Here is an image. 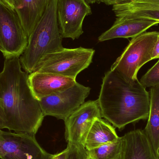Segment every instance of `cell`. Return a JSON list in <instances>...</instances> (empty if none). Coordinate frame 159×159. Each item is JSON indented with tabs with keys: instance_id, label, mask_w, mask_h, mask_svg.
Instances as JSON below:
<instances>
[{
	"instance_id": "3957f363",
	"label": "cell",
	"mask_w": 159,
	"mask_h": 159,
	"mask_svg": "<svg viewBox=\"0 0 159 159\" xmlns=\"http://www.w3.org/2000/svg\"><path fill=\"white\" fill-rule=\"evenodd\" d=\"M57 17V0H52L28 39L27 48L20 57L21 67L30 74L46 55L64 48Z\"/></svg>"
},
{
	"instance_id": "4fadbf2b",
	"label": "cell",
	"mask_w": 159,
	"mask_h": 159,
	"mask_svg": "<svg viewBox=\"0 0 159 159\" xmlns=\"http://www.w3.org/2000/svg\"><path fill=\"white\" fill-rule=\"evenodd\" d=\"M122 138L120 159H159L143 130L131 131Z\"/></svg>"
},
{
	"instance_id": "52a82bcc",
	"label": "cell",
	"mask_w": 159,
	"mask_h": 159,
	"mask_svg": "<svg viewBox=\"0 0 159 159\" xmlns=\"http://www.w3.org/2000/svg\"><path fill=\"white\" fill-rule=\"evenodd\" d=\"M90 90L76 82L63 91L38 100L45 116H51L64 121L85 102Z\"/></svg>"
},
{
	"instance_id": "603a6c76",
	"label": "cell",
	"mask_w": 159,
	"mask_h": 159,
	"mask_svg": "<svg viewBox=\"0 0 159 159\" xmlns=\"http://www.w3.org/2000/svg\"><path fill=\"white\" fill-rule=\"evenodd\" d=\"M69 152V148H67L66 149L58 154L53 155V157L50 159H67Z\"/></svg>"
},
{
	"instance_id": "d6986e66",
	"label": "cell",
	"mask_w": 159,
	"mask_h": 159,
	"mask_svg": "<svg viewBox=\"0 0 159 159\" xmlns=\"http://www.w3.org/2000/svg\"><path fill=\"white\" fill-rule=\"evenodd\" d=\"M140 81L145 88L159 85V60L157 63L143 76Z\"/></svg>"
},
{
	"instance_id": "7402d4cb",
	"label": "cell",
	"mask_w": 159,
	"mask_h": 159,
	"mask_svg": "<svg viewBox=\"0 0 159 159\" xmlns=\"http://www.w3.org/2000/svg\"><path fill=\"white\" fill-rule=\"evenodd\" d=\"M132 0H100L101 2L107 5H115L130 2Z\"/></svg>"
},
{
	"instance_id": "7a4b0ae2",
	"label": "cell",
	"mask_w": 159,
	"mask_h": 159,
	"mask_svg": "<svg viewBox=\"0 0 159 159\" xmlns=\"http://www.w3.org/2000/svg\"><path fill=\"white\" fill-rule=\"evenodd\" d=\"M102 117L120 130L149 116L150 94L139 80L133 84L110 70L105 74L97 99Z\"/></svg>"
},
{
	"instance_id": "ac0fdd59",
	"label": "cell",
	"mask_w": 159,
	"mask_h": 159,
	"mask_svg": "<svg viewBox=\"0 0 159 159\" xmlns=\"http://www.w3.org/2000/svg\"><path fill=\"white\" fill-rule=\"evenodd\" d=\"M122 147V137L117 141L100 146L89 151L92 159H120Z\"/></svg>"
},
{
	"instance_id": "30bf717a",
	"label": "cell",
	"mask_w": 159,
	"mask_h": 159,
	"mask_svg": "<svg viewBox=\"0 0 159 159\" xmlns=\"http://www.w3.org/2000/svg\"><path fill=\"white\" fill-rule=\"evenodd\" d=\"M102 118L97 100L84 102L65 120L68 144L84 146L88 133L95 120Z\"/></svg>"
},
{
	"instance_id": "2e32d148",
	"label": "cell",
	"mask_w": 159,
	"mask_h": 159,
	"mask_svg": "<svg viewBox=\"0 0 159 159\" xmlns=\"http://www.w3.org/2000/svg\"><path fill=\"white\" fill-rule=\"evenodd\" d=\"M118 136L115 128L108 121L101 118L95 120L88 133L84 147L87 150L117 141Z\"/></svg>"
},
{
	"instance_id": "cb8c5ba5",
	"label": "cell",
	"mask_w": 159,
	"mask_h": 159,
	"mask_svg": "<svg viewBox=\"0 0 159 159\" xmlns=\"http://www.w3.org/2000/svg\"><path fill=\"white\" fill-rule=\"evenodd\" d=\"M159 59V32L157 39L154 47L153 56H152V59Z\"/></svg>"
},
{
	"instance_id": "484cf974",
	"label": "cell",
	"mask_w": 159,
	"mask_h": 159,
	"mask_svg": "<svg viewBox=\"0 0 159 159\" xmlns=\"http://www.w3.org/2000/svg\"><path fill=\"white\" fill-rule=\"evenodd\" d=\"M3 131L1 129H0V150H1V140H2V134ZM0 155H1V151H0Z\"/></svg>"
},
{
	"instance_id": "ffe728a7",
	"label": "cell",
	"mask_w": 159,
	"mask_h": 159,
	"mask_svg": "<svg viewBox=\"0 0 159 159\" xmlns=\"http://www.w3.org/2000/svg\"><path fill=\"white\" fill-rule=\"evenodd\" d=\"M69 152L67 159H89V151L83 146H76L68 144Z\"/></svg>"
},
{
	"instance_id": "5bb4252c",
	"label": "cell",
	"mask_w": 159,
	"mask_h": 159,
	"mask_svg": "<svg viewBox=\"0 0 159 159\" xmlns=\"http://www.w3.org/2000/svg\"><path fill=\"white\" fill-rule=\"evenodd\" d=\"M117 18L143 19L159 22V0H132L113 6Z\"/></svg>"
},
{
	"instance_id": "8992f818",
	"label": "cell",
	"mask_w": 159,
	"mask_h": 159,
	"mask_svg": "<svg viewBox=\"0 0 159 159\" xmlns=\"http://www.w3.org/2000/svg\"><path fill=\"white\" fill-rule=\"evenodd\" d=\"M28 39L16 10L0 0V51L5 59L20 58L27 48Z\"/></svg>"
},
{
	"instance_id": "8fae6325",
	"label": "cell",
	"mask_w": 159,
	"mask_h": 159,
	"mask_svg": "<svg viewBox=\"0 0 159 159\" xmlns=\"http://www.w3.org/2000/svg\"><path fill=\"white\" fill-rule=\"evenodd\" d=\"M29 80L32 91L37 99L63 91L77 82L73 78L38 71L29 74Z\"/></svg>"
},
{
	"instance_id": "7c38bea8",
	"label": "cell",
	"mask_w": 159,
	"mask_h": 159,
	"mask_svg": "<svg viewBox=\"0 0 159 159\" xmlns=\"http://www.w3.org/2000/svg\"><path fill=\"white\" fill-rule=\"evenodd\" d=\"M158 24L159 21L155 20L116 17L112 27L98 37V41L102 42L118 38H134Z\"/></svg>"
},
{
	"instance_id": "ba28073f",
	"label": "cell",
	"mask_w": 159,
	"mask_h": 159,
	"mask_svg": "<svg viewBox=\"0 0 159 159\" xmlns=\"http://www.w3.org/2000/svg\"><path fill=\"white\" fill-rule=\"evenodd\" d=\"M2 159H50L53 155L43 149L35 135L3 131L1 143Z\"/></svg>"
},
{
	"instance_id": "4316f807",
	"label": "cell",
	"mask_w": 159,
	"mask_h": 159,
	"mask_svg": "<svg viewBox=\"0 0 159 159\" xmlns=\"http://www.w3.org/2000/svg\"><path fill=\"white\" fill-rule=\"evenodd\" d=\"M2 110L1 109V107H0V121L2 120Z\"/></svg>"
},
{
	"instance_id": "d4e9b609",
	"label": "cell",
	"mask_w": 159,
	"mask_h": 159,
	"mask_svg": "<svg viewBox=\"0 0 159 159\" xmlns=\"http://www.w3.org/2000/svg\"><path fill=\"white\" fill-rule=\"evenodd\" d=\"M86 1V2L87 3L89 4H93L95 3H100L101 2V1L100 0H85Z\"/></svg>"
},
{
	"instance_id": "6da1fadb",
	"label": "cell",
	"mask_w": 159,
	"mask_h": 159,
	"mask_svg": "<svg viewBox=\"0 0 159 159\" xmlns=\"http://www.w3.org/2000/svg\"><path fill=\"white\" fill-rule=\"evenodd\" d=\"M20 58L5 59L0 73V129L35 135L45 116Z\"/></svg>"
},
{
	"instance_id": "5b68a950",
	"label": "cell",
	"mask_w": 159,
	"mask_h": 159,
	"mask_svg": "<svg viewBox=\"0 0 159 159\" xmlns=\"http://www.w3.org/2000/svg\"><path fill=\"white\" fill-rule=\"evenodd\" d=\"M94 53L93 48H64L44 56L34 71L51 73L76 79L80 73L90 65Z\"/></svg>"
},
{
	"instance_id": "9a60e30c",
	"label": "cell",
	"mask_w": 159,
	"mask_h": 159,
	"mask_svg": "<svg viewBox=\"0 0 159 159\" xmlns=\"http://www.w3.org/2000/svg\"><path fill=\"white\" fill-rule=\"evenodd\" d=\"M52 0H21L15 9L28 38Z\"/></svg>"
},
{
	"instance_id": "9c48e42d",
	"label": "cell",
	"mask_w": 159,
	"mask_h": 159,
	"mask_svg": "<svg viewBox=\"0 0 159 159\" xmlns=\"http://www.w3.org/2000/svg\"><path fill=\"white\" fill-rule=\"evenodd\" d=\"M92 14L85 0H57V17L61 37L78 39L83 33L84 19Z\"/></svg>"
},
{
	"instance_id": "e0dca14e",
	"label": "cell",
	"mask_w": 159,
	"mask_h": 159,
	"mask_svg": "<svg viewBox=\"0 0 159 159\" xmlns=\"http://www.w3.org/2000/svg\"><path fill=\"white\" fill-rule=\"evenodd\" d=\"M148 120L143 130L154 152L159 157V84L150 89V109Z\"/></svg>"
},
{
	"instance_id": "44dd1931",
	"label": "cell",
	"mask_w": 159,
	"mask_h": 159,
	"mask_svg": "<svg viewBox=\"0 0 159 159\" xmlns=\"http://www.w3.org/2000/svg\"><path fill=\"white\" fill-rule=\"evenodd\" d=\"M7 6L11 9L15 10L19 5L21 0H1Z\"/></svg>"
},
{
	"instance_id": "277c9868",
	"label": "cell",
	"mask_w": 159,
	"mask_h": 159,
	"mask_svg": "<svg viewBox=\"0 0 159 159\" xmlns=\"http://www.w3.org/2000/svg\"><path fill=\"white\" fill-rule=\"evenodd\" d=\"M159 32H144L130 41L110 70L116 71L131 84L138 80L137 74L142 66L152 60Z\"/></svg>"
},
{
	"instance_id": "83f0119b",
	"label": "cell",
	"mask_w": 159,
	"mask_h": 159,
	"mask_svg": "<svg viewBox=\"0 0 159 159\" xmlns=\"http://www.w3.org/2000/svg\"><path fill=\"white\" fill-rule=\"evenodd\" d=\"M89 159H92L90 158H89Z\"/></svg>"
}]
</instances>
